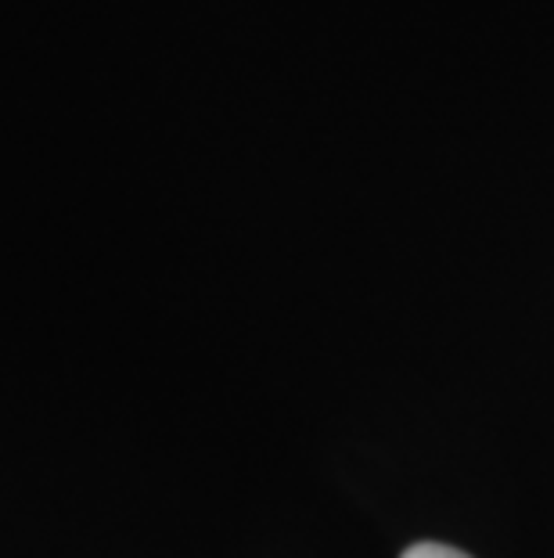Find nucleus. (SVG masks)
<instances>
[{
  "label": "nucleus",
  "mask_w": 554,
  "mask_h": 558,
  "mask_svg": "<svg viewBox=\"0 0 554 558\" xmlns=\"http://www.w3.org/2000/svg\"><path fill=\"white\" fill-rule=\"evenodd\" d=\"M404 558H471V555L451 548V544L426 541V544H415V548H407V551H404Z\"/></svg>",
  "instance_id": "nucleus-1"
}]
</instances>
